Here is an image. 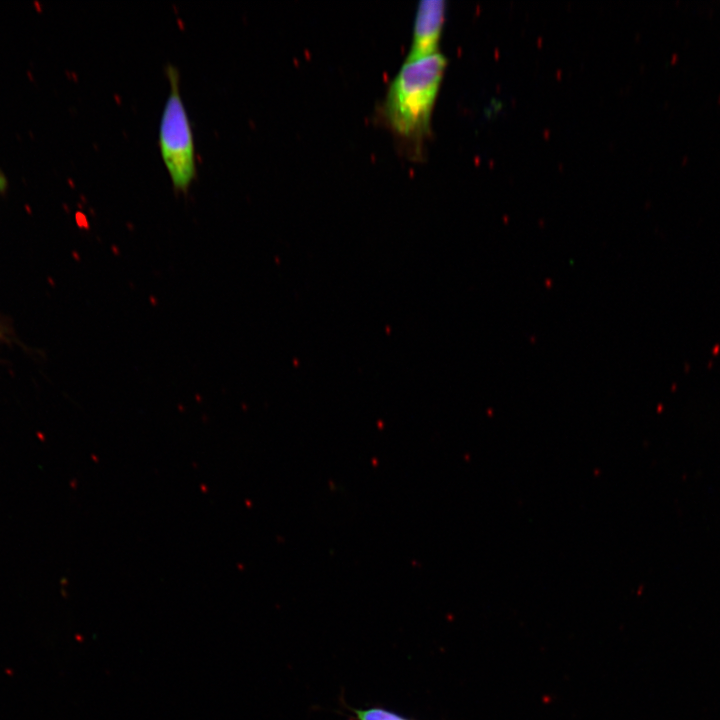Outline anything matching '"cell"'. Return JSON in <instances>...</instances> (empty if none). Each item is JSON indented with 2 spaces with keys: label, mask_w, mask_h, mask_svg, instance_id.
<instances>
[{
  "label": "cell",
  "mask_w": 720,
  "mask_h": 720,
  "mask_svg": "<svg viewBox=\"0 0 720 720\" xmlns=\"http://www.w3.org/2000/svg\"><path fill=\"white\" fill-rule=\"evenodd\" d=\"M358 720H411L381 707L354 710Z\"/></svg>",
  "instance_id": "277c9868"
},
{
  "label": "cell",
  "mask_w": 720,
  "mask_h": 720,
  "mask_svg": "<svg viewBox=\"0 0 720 720\" xmlns=\"http://www.w3.org/2000/svg\"><path fill=\"white\" fill-rule=\"evenodd\" d=\"M8 188V179L3 172V170L0 168V193L4 194L7 191Z\"/></svg>",
  "instance_id": "5b68a950"
},
{
  "label": "cell",
  "mask_w": 720,
  "mask_h": 720,
  "mask_svg": "<svg viewBox=\"0 0 720 720\" xmlns=\"http://www.w3.org/2000/svg\"><path fill=\"white\" fill-rule=\"evenodd\" d=\"M446 67L434 54L406 60L392 80L384 102V116L394 133L419 146L430 131L435 100Z\"/></svg>",
  "instance_id": "6da1fadb"
},
{
  "label": "cell",
  "mask_w": 720,
  "mask_h": 720,
  "mask_svg": "<svg viewBox=\"0 0 720 720\" xmlns=\"http://www.w3.org/2000/svg\"><path fill=\"white\" fill-rule=\"evenodd\" d=\"M166 75L169 93L159 123V150L173 190L186 194L197 175L193 129L180 92L179 71L168 65Z\"/></svg>",
  "instance_id": "7a4b0ae2"
},
{
  "label": "cell",
  "mask_w": 720,
  "mask_h": 720,
  "mask_svg": "<svg viewBox=\"0 0 720 720\" xmlns=\"http://www.w3.org/2000/svg\"><path fill=\"white\" fill-rule=\"evenodd\" d=\"M445 16L443 0L419 3L413 28L412 43L406 60H414L437 51Z\"/></svg>",
  "instance_id": "3957f363"
}]
</instances>
